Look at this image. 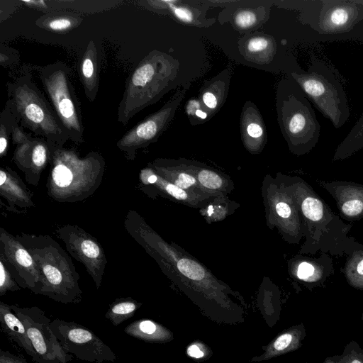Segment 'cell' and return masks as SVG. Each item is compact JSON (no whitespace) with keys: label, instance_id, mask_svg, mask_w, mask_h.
I'll use <instances>...</instances> for the list:
<instances>
[{"label":"cell","instance_id":"cell-24","mask_svg":"<svg viewBox=\"0 0 363 363\" xmlns=\"http://www.w3.org/2000/svg\"><path fill=\"white\" fill-rule=\"evenodd\" d=\"M124 333L135 339L148 342H163L167 339V332L160 324L150 320H137L125 329Z\"/></svg>","mask_w":363,"mask_h":363},{"label":"cell","instance_id":"cell-3","mask_svg":"<svg viewBox=\"0 0 363 363\" xmlns=\"http://www.w3.org/2000/svg\"><path fill=\"white\" fill-rule=\"evenodd\" d=\"M16 237L28 250L39 271L40 280L37 295L64 304L80 303V277L61 245L48 235L21 232Z\"/></svg>","mask_w":363,"mask_h":363},{"label":"cell","instance_id":"cell-34","mask_svg":"<svg viewBox=\"0 0 363 363\" xmlns=\"http://www.w3.org/2000/svg\"><path fill=\"white\" fill-rule=\"evenodd\" d=\"M166 7H168L172 14L180 21L186 23H195V16L193 11L184 6L176 5V1H166Z\"/></svg>","mask_w":363,"mask_h":363},{"label":"cell","instance_id":"cell-32","mask_svg":"<svg viewBox=\"0 0 363 363\" xmlns=\"http://www.w3.org/2000/svg\"><path fill=\"white\" fill-rule=\"evenodd\" d=\"M243 133L247 141L263 140L264 129L262 122L255 117L245 119L243 122Z\"/></svg>","mask_w":363,"mask_h":363},{"label":"cell","instance_id":"cell-15","mask_svg":"<svg viewBox=\"0 0 363 363\" xmlns=\"http://www.w3.org/2000/svg\"><path fill=\"white\" fill-rule=\"evenodd\" d=\"M50 153V146L45 140L39 137L33 138L30 135L16 145L12 160L24 174L26 182L36 186L43 171L49 164Z\"/></svg>","mask_w":363,"mask_h":363},{"label":"cell","instance_id":"cell-42","mask_svg":"<svg viewBox=\"0 0 363 363\" xmlns=\"http://www.w3.org/2000/svg\"><path fill=\"white\" fill-rule=\"evenodd\" d=\"M361 320H363V311H362V315H361Z\"/></svg>","mask_w":363,"mask_h":363},{"label":"cell","instance_id":"cell-18","mask_svg":"<svg viewBox=\"0 0 363 363\" xmlns=\"http://www.w3.org/2000/svg\"><path fill=\"white\" fill-rule=\"evenodd\" d=\"M291 264L294 277L311 291L324 287L335 272L333 259L326 253H321L318 257H300Z\"/></svg>","mask_w":363,"mask_h":363},{"label":"cell","instance_id":"cell-5","mask_svg":"<svg viewBox=\"0 0 363 363\" xmlns=\"http://www.w3.org/2000/svg\"><path fill=\"white\" fill-rule=\"evenodd\" d=\"M291 76L308 99L335 128L345 125L350 112L341 77L336 69L313 57L306 72H293Z\"/></svg>","mask_w":363,"mask_h":363},{"label":"cell","instance_id":"cell-27","mask_svg":"<svg viewBox=\"0 0 363 363\" xmlns=\"http://www.w3.org/2000/svg\"><path fill=\"white\" fill-rule=\"evenodd\" d=\"M141 306V302H138L132 297L118 298L109 305L105 318L112 325L118 326L132 318Z\"/></svg>","mask_w":363,"mask_h":363},{"label":"cell","instance_id":"cell-21","mask_svg":"<svg viewBox=\"0 0 363 363\" xmlns=\"http://www.w3.org/2000/svg\"><path fill=\"white\" fill-rule=\"evenodd\" d=\"M0 325L5 335L35 362L36 354L22 321L11 306L3 301H0Z\"/></svg>","mask_w":363,"mask_h":363},{"label":"cell","instance_id":"cell-30","mask_svg":"<svg viewBox=\"0 0 363 363\" xmlns=\"http://www.w3.org/2000/svg\"><path fill=\"white\" fill-rule=\"evenodd\" d=\"M21 289L5 261L0 256V296L5 295L8 291H17Z\"/></svg>","mask_w":363,"mask_h":363},{"label":"cell","instance_id":"cell-7","mask_svg":"<svg viewBox=\"0 0 363 363\" xmlns=\"http://www.w3.org/2000/svg\"><path fill=\"white\" fill-rule=\"evenodd\" d=\"M39 78L50 104L69 140L84 142L81 110L69 78V69L62 62L42 67Z\"/></svg>","mask_w":363,"mask_h":363},{"label":"cell","instance_id":"cell-39","mask_svg":"<svg viewBox=\"0 0 363 363\" xmlns=\"http://www.w3.org/2000/svg\"><path fill=\"white\" fill-rule=\"evenodd\" d=\"M188 354L195 358H200L203 356V353L196 345H191L188 348Z\"/></svg>","mask_w":363,"mask_h":363},{"label":"cell","instance_id":"cell-8","mask_svg":"<svg viewBox=\"0 0 363 363\" xmlns=\"http://www.w3.org/2000/svg\"><path fill=\"white\" fill-rule=\"evenodd\" d=\"M282 100L281 113L284 135L291 151L302 155L318 143L320 125L306 94L296 82Z\"/></svg>","mask_w":363,"mask_h":363},{"label":"cell","instance_id":"cell-31","mask_svg":"<svg viewBox=\"0 0 363 363\" xmlns=\"http://www.w3.org/2000/svg\"><path fill=\"white\" fill-rule=\"evenodd\" d=\"M339 363H363V348L355 340H350L338 355Z\"/></svg>","mask_w":363,"mask_h":363},{"label":"cell","instance_id":"cell-11","mask_svg":"<svg viewBox=\"0 0 363 363\" xmlns=\"http://www.w3.org/2000/svg\"><path fill=\"white\" fill-rule=\"evenodd\" d=\"M22 321L36 354V363H69L73 356L62 347L51 329L50 319L38 306L10 305Z\"/></svg>","mask_w":363,"mask_h":363},{"label":"cell","instance_id":"cell-16","mask_svg":"<svg viewBox=\"0 0 363 363\" xmlns=\"http://www.w3.org/2000/svg\"><path fill=\"white\" fill-rule=\"evenodd\" d=\"M315 182L335 199L342 219L352 222L363 218V184L346 181Z\"/></svg>","mask_w":363,"mask_h":363},{"label":"cell","instance_id":"cell-29","mask_svg":"<svg viewBox=\"0 0 363 363\" xmlns=\"http://www.w3.org/2000/svg\"><path fill=\"white\" fill-rule=\"evenodd\" d=\"M18 123L11 112L5 107L0 117V157L2 158L7 153L9 140L14 127Z\"/></svg>","mask_w":363,"mask_h":363},{"label":"cell","instance_id":"cell-20","mask_svg":"<svg viewBox=\"0 0 363 363\" xmlns=\"http://www.w3.org/2000/svg\"><path fill=\"white\" fill-rule=\"evenodd\" d=\"M147 166L164 179L184 190L208 198L216 196L204 191L196 177L182 164L177 167L172 162L158 159L148 163Z\"/></svg>","mask_w":363,"mask_h":363},{"label":"cell","instance_id":"cell-38","mask_svg":"<svg viewBox=\"0 0 363 363\" xmlns=\"http://www.w3.org/2000/svg\"><path fill=\"white\" fill-rule=\"evenodd\" d=\"M203 104L209 109L214 110L218 107V99L212 90L205 91L202 95Z\"/></svg>","mask_w":363,"mask_h":363},{"label":"cell","instance_id":"cell-4","mask_svg":"<svg viewBox=\"0 0 363 363\" xmlns=\"http://www.w3.org/2000/svg\"><path fill=\"white\" fill-rule=\"evenodd\" d=\"M9 108L21 127L45 140L50 147H64L69 140L50 103L29 74L8 83Z\"/></svg>","mask_w":363,"mask_h":363},{"label":"cell","instance_id":"cell-6","mask_svg":"<svg viewBox=\"0 0 363 363\" xmlns=\"http://www.w3.org/2000/svg\"><path fill=\"white\" fill-rule=\"evenodd\" d=\"M169 62L160 52L143 59L128 79L118 107V121L126 125L139 111L155 102L167 85Z\"/></svg>","mask_w":363,"mask_h":363},{"label":"cell","instance_id":"cell-40","mask_svg":"<svg viewBox=\"0 0 363 363\" xmlns=\"http://www.w3.org/2000/svg\"><path fill=\"white\" fill-rule=\"evenodd\" d=\"M23 3L28 5L29 6H33L38 9H47L48 6L46 2L43 0L40 1H23Z\"/></svg>","mask_w":363,"mask_h":363},{"label":"cell","instance_id":"cell-25","mask_svg":"<svg viewBox=\"0 0 363 363\" xmlns=\"http://www.w3.org/2000/svg\"><path fill=\"white\" fill-rule=\"evenodd\" d=\"M341 272L350 286L363 290V245L356 242L347 255V259Z\"/></svg>","mask_w":363,"mask_h":363},{"label":"cell","instance_id":"cell-2","mask_svg":"<svg viewBox=\"0 0 363 363\" xmlns=\"http://www.w3.org/2000/svg\"><path fill=\"white\" fill-rule=\"evenodd\" d=\"M47 194L58 203L84 201L102 183L106 162L97 152L82 157L72 149L50 147Z\"/></svg>","mask_w":363,"mask_h":363},{"label":"cell","instance_id":"cell-19","mask_svg":"<svg viewBox=\"0 0 363 363\" xmlns=\"http://www.w3.org/2000/svg\"><path fill=\"white\" fill-rule=\"evenodd\" d=\"M0 196L7 202L6 209L22 213L35 207L33 193L16 171L8 166L0 169Z\"/></svg>","mask_w":363,"mask_h":363},{"label":"cell","instance_id":"cell-23","mask_svg":"<svg viewBox=\"0 0 363 363\" xmlns=\"http://www.w3.org/2000/svg\"><path fill=\"white\" fill-rule=\"evenodd\" d=\"M182 164L196 177L204 191L214 196L230 191V186L233 184L220 173L209 168H198L186 163Z\"/></svg>","mask_w":363,"mask_h":363},{"label":"cell","instance_id":"cell-41","mask_svg":"<svg viewBox=\"0 0 363 363\" xmlns=\"http://www.w3.org/2000/svg\"><path fill=\"white\" fill-rule=\"evenodd\" d=\"M322 363H339L338 355L327 357Z\"/></svg>","mask_w":363,"mask_h":363},{"label":"cell","instance_id":"cell-33","mask_svg":"<svg viewBox=\"0 0 363 363\" xmlns=\"http://www.w3.org/2000/svg\"><path fill=\"white\" fill-rule=\"evenodd\" d=\"M177 267L183 274L193 280L200 281L205 275L201 266L188 258L178 261Z\"/></svg>","mask_w":363,"mask_h":363},{"label":"cell","instance_id":"cell-28","mask_svg":"<svg viewBox=\"0 0 363 363\" xmlns=\"http://www.w3.org/2000/svg\"><path fill=\"white\" fill-rule=\"evenodd\" d=\"M82 21V18L74 13H55L39 18L35 24L48 30L64 32L77 27Z\"/></svg>","mask_w":363,"mask_h":363},{"label":"cell","instance_id":"cell-35","mask_svg":"<svg viewBox=\"0 0 363 363\" xmlns=\"http://www.w3.org/2000/svg\"><path fill=\"white\" fill-rule=\"evenodd\" d=\"M257 15L250 10H242L235 16V23L241 28H249L257 23Z\"/></svg>","mask_w":363,"mask_h":363},{"label":"cell","instance_id":"cell-12","mask_svg":"<svg viewBox=\"0 0 363 363\" xmlns=\"http://www.w3.org/2000/svg\"><path fill=\"white\" fill-rule=\"evenodd\" d=\"M55 232L65 243L69 255L84 265L99 289L108 262L102 245L92 235L77 225H60Z\"/></svg>","mask_w":363,"mask_h":363},{"label":"cell","instance_id":"cell-14","mask_svg":"<svg viewBox=\"0 0 363 363\" xmlns=\"http://www.w3.org/2000/svg\"><path fill=\"white\" fill-rule=\"evenodd\" d=\"M0 256L21 289L37 295L40 275L35 262L16 236L0 228Z\"/></svg>","mask_w":363,"mask_h":363},{"label":"cell","instance_id":"cell-22","mask_svg":"<svg viewBox=\"0 0 363 363\" xmlns=\"http://www.w3.org/2000/svg\"><path fill=\"white\" fill-rule=\"evenodd\" d=\"M99 54L94 40H91L86 45L79 64V77L84 93L89 101H94L99 90Z\"/></svg>","mask_w":363,"mask_h":363},{"label":"cell","instance_id":"cell-17","mask_svg":"<svg viewBox=\"0 0 363 363\" xmlns=\"http://www.w3.org/2000/svg\"><path fill=\"white\" fill-rule=\"evenodd\" d=\"M138 189L152 198L157 196H165L192 206H198L201 197L214 199L184 190L164 179L148 166L140 172Z\"/></svg>","mask_w":363,"mask_h":363},{"label":"cell","instance_id":"cell-9","mask_svg":"<svg viewBox=\"0 0 363 363\" xmlns=\"http://www.w3.org/2000/svg\"><path fill=\"white\" fill-rule=\"evenodd\" d=\"M301 16L320 34H342L350 31L363 19V0H315Z\"/></svg>","mask_w":363,"mask_h":363},{"label":"cell","instance_id":"cell-36","mask_svg":"<svg viewBox=\"0 0 363 363\" xmlns=\"http://www.w3.org/2000/svg\"><path fill=\"white\" fill-rule=\"evenodd\" d=\"M270 47L269 39L263 36H256L251 38L247 44V50L251 54L263 53Z\"/></svg>","mask_w":363,"mask_h":363},{"label":"cell","instance_id":"cell-37","mask_svg":"<svg viewBox=\"0 0 363 363\" xmlns=\"http://www.w3.org/2000/svg\"><path fill=\"white\" fill-rule=\"evenodd\" d=\"M0 363H28L22 357L16 355L9 351L0 350Z\"/></svg>","mask_w":363,"mask_h":363},{"label":"cell","instance_id":"cell-13","mask_svg":"<svg viewBox=\"0 0 363 363\" xmlns=\"http://www.w3.org/2000/svg\"><path fill=\"white\" fill-rule=\"evenodd\" d=\"M183 94L172 99L162 108L141 121L119 139L116 146L128 160H134L138 150L157 140L182 99Z\"/></svg>","mask_w":363,"mask_h":363},{"label":"cell","instance_id":"cell-26","mask_svg":"<svg viewBox=\"0 0 363 363\" xmlns=\"http://www.w3.org/2000/svg\"><path fill=\"white\" fill-rule=\"evenodd\" d=\"M363 149V111L358 121L335 150L333 161L345 160Z\"/></svg>","mask_w":363,"mask_h":363},{"label":"cell","instance_id":"cell-10","mask_svg":"<svg viewBox=\"0 0 363 363\" xmlns=\"http://www.w3.org/2000/svg\"><path fill=\"white\" fill-rule=\"evenodd\" d=\"M50 327L63 350L77 359L115 362L116 355L91 329L73 321L55 318Z\"/></svg>","mask_w":363,"mask_h":363},{"label":"cell","instance_id":"cell-1","mask_svg":"<svg viewBox=\"0 0 363 363\" xmlns=\"http://www.w3.org/2000/svg\"><path fill=\"white\" fill-rule=\"evenodd\" d=\"M285 181L283 184L294 198L306 228L300 252L347 256L357 242L349 236L352 225L345 223L301 178L287 177Z\"/></svg>","mask_w":363,"mask_h":363}]
</instances>
